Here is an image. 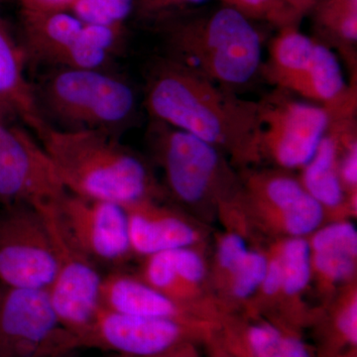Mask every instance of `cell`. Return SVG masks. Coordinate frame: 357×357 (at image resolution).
<instances>
[{"label": "cell", "mask_w": 357, "mask_h": 357, "mask_svg": "<svg viewBox=\"0 0 357 357\" xmlns=\"http://www.w3.org/2000/svg\"><path fill=\"white\" fill-rule=\"evenodd\" d=\"M151 119L196 136L217 148L230 163L261 160L258 102L244 100L167 57L152 65L145 86Z\"/></svg>", "instance_id": "6da1fadb"}, {"label": "cell", "mask_w": 357, "mask_h": 357, "mask_svg": "<svg viewBox=\"0 0 357 357\" xmlns=\"http://www.w3.org/2000/svg\"><path fill=\"white\" fill-rule=\"evenodd\" d=\"M174 62L236 91L262 67V41L252 21L223 6L188 9L155 20Z\"/></svg>", "instance_id": "7a4b0ae2"}, {"label": "cell", "mask_w": 357, "mask_h": 357, "mask_svg": "<svg viewBox=\"0 0 357 357\" xmlns=\"http://www.w3.org/2000/svg\"><path fill=\"white\" fill-rule=\"evenodd\" d=\"M39 140L70 194L122 206L166 196L151 167L119 136L48 126Z\"/></svg>", "instance_id": "3957f363"}, {"label": "cell", "mask_w": 357, "mask_h": 357, "mask_svg": "<svg viewBox=\"0 0 357 357\" xmlns=\"http://www.w3.org/2000/svg\"><path fill=\"white\" fill-rule=\"evenodd\" d=\"M33 89L42 119L59 130L121 137L137 112L132 86L114 69H52Z\"/></svg>", "instance_id": "277c9868"}, {"label": "cell", "mask_w": 357, "mask_h": 357, "mask_svg": "<svg viewBox=\"0 0 357 357\" xmlns=\"http://www.w3.org/2000/svg\"><path fill=\"white\" fill-rule=\"evenodd\" d=\"M148 143L163 171L166 195L187 210L220 208L241 188V180L217 148L192 134L151 119Z\"/></svg>", "instance_id": "5b68a950"}, {"label": "cell", "mask_w": 357, "mask_h": 357, "mask_svg": "<svg viewBox=\"0 0 357 357\" xmlns=\"http://www.w3.org/2000/svg\"><path fill=\"white\" fill-rule=\"evenodd\" d=\"M218 328L174 319L149 318L100 307L93 321L70 335L72 352L100 349L119 356H148L188 342H206Z\"/></svg>", "instance_id": "8992f818"}, {"label": "cell", "mask_w": 357, "mask_h": 357, "mask_svg": "<svg viewBox=\"0 0 357 357\" xmlns=\"http://www.w3.org/2000/svg\"><path fill=\"white\" fill-rule=\"evenodd\" d=\"M57 267V253L43 211L25 204L1 206L0 283L48 291Z\"/></svg>", "instance_id": "52a82bcc"}, {"label": "cell", "mask_w": 357, "mask_h": 357, "mask_svg": "<svg viewBox=\"0 0 357 357\" xmlns=\"http://www.w3.org/2000/svg\"><path fill=\"white\" fill-rule=\"evenodd\" d=\"M261 159L282 170H301L312 157L330 126L326 107L295 100L277 89L258 102Z\"/></svg>", "instance_id": "ba28073f"}, {"label": "cell", "mask_w": 357, "mask_h": 357, "mask_svg": "<svg viewBox=\"0 0 357 357\" xmlns=\"http://www.w3.org/2000/svg\"><path fill=\"white\" fill-rule=\"evenodd\" d=\"M59 227L96 266L122 269L134 257L126 208L66 192L52 206Z\"/></svg>", "instance_id": "9c48e42d"}, {"label": "cell", "mask_w": 357, "mask_h": 357, "mask_svg": "<svg viewBox=\"0 0 357 357\" xmlns=\"http://www.w3.org/2000/svg\"><path fill=\"white\" fill-rule=\"evenodd\" d=\"M69 333L59 323L48 291L0 283V357H65Z\"/></svg>", "instance_id": "30bf717a"}, {"label": "cell", "mask_w": 357, "mask_h": 357, "mask_svg": "<svg viewBox=\"0 0 357 357\" xmlns=\"http://www.w3.org/2000/svg\"><path fill=\"white\" fill-rule=\"evenodd\" d=\"M64 185L41 142L0 112V206L57 204Z\"/></svg>", "instance_id": "8fae6325"}, {"label": "cell", "mask_w": 357, "mask_h": 357, "mask_svg": "<svg viewBox=\"0 0 357 357\" xmlns=\"http://www.w3.org/2000/svg\"><path fill=\"white\" fill-rule=\"evenodd\" d=\"M40 211L46 215L58 259L49 298L60 325L69 335H77L93 321L102 307L103 275L95 263L70 243L59 227L52 206Z\"/></svg>", "instance_id": "7c38bea8"}, {"label": "cell", "mask_w": 357, "mask_h": 357, "mask_svg": "<svg viewBox=\"0 0 357 357\" xmlns=\"http://www.w3.org/2000/svg\"><path fill=\"white\" fill-rule=\"evenodd\" d=\"M28 61L52 69H114V58L89 42L84 24L66 10L21 11Z\"/></svg>", "instance_id": "4fadbf2b"}, {"label": "cell", "mask_w": 357, "mask_h": 357, "mask_svg": "<svg viewBox=\"0 0 357 357\" xmlns=\"http://www.w3.org/2000/svg\"><path fill=\"white\" fill-rule=\"evenodd\" d=\"M100 301L105 309L123 314L220 326L218 317L169 297L123 269L112 270L103 276Z\"/></svg>", "instance_id": "5bb4252c"}, {"label": "cell", "mask_w": 357, "mask_h": 357, "mask_svg": "<svg viewBox=\"0 0 357 357\" xmlns=\"http://www.w3.org/2000/svg\"><path fill=\"white\" fill-rule=\"evenodd\" d=\"M162 199H143L124 206L134 257L143 259L163 251L198 248L203 239L201 227L192 218Z\"/></svg>", "instance_id": "9a60e30c"}, {"label": "cell", "mask_w": 357, "mask_h": 357, "mask_svg": "<svg viewBox=\"0 0 357 357\" xmlns=\"http://www.w3.org/2000/svg\"><path fill=\"white\" fill-rule=\"evenodd\" d=\"M330 126L312 159L301 169L299 180L307 194L326 213H356L338 174V162L345 134L356 126V114H331Z\"/></svg>", "instance_id": "2e32d148"}, {"label": "cell", "mask_w": 357, "mask_h": 357, "mask_svg": "<svg viewBox=\"0 0 357 357\" xmlns=\"http://www.w3.org/2000/svg\"><path fill=\"white\" fill-rule=\"evenodd\" d=\"M138 277L148 285L169 297L217 314L201 306V289L208 275L204 256L198 248H183L163 251L143 258Z\"/></svg>", "instance_id": "e0dca14e"}, {"label": "cell", "mask_w": 357, "mask_h": 357, "mask_svg": "<svg viewBox=\"0 0 357 357\" xmlns=\"http://www.w3.org/2000/svg\"><path fill=\"white\" fill-rule=\"evenodd\" d=\"M218 333L236 357H314L295 326L282 321L255 318L234 323L222 319Z\"/></svg>", "instance_id": "ac0fdd59"}, {"label": "cell", "mask_w": 357, "mask_h": 357, "mask_svg": "<svg viewBox=\"0 0 357 357\" xmlns=\"http://www.w3.org/2000/svg\"><path fill=\"white\" fill-rule=\"evenodd\" d=\"M24 49L9 31L0 10V112L20 119L40 137L48 124L40 114L34 89L25 75Z\"/></svg>", "instance_id": "d6986e66"}, {"label": "cell", "mask_w": 357, "mask_h": 357, "mask_svg": "<svg viewBox=\"0 0 357 357\" xmlns=\"http://www.w3.org/2000/svg\"><path fill=\"white\" fill-rule=\"evenodd\" d=\"M309 239L312 277L332 287L354 278L357 264V230L345 220L319 227Z\"/></svg>", "instance_id": "ffe728a7"}, {"label": "cell", "mask_w": 357, "mask_h": 357, "mask_svg": "<svg viewBox=\"0 0 357 357\" xmlns=\"http://www.w3.org/2000/svg\"><path fill=\"white\" fill-rule=\"evenodd\" d=\"M318 41L300 31L298 26L279 28L269 44L261 73L269 83L290 93L311 67Z\"/></svg>", "instance_id": "44dd1931"}, {"label": "cell", "mask_w": 357, "mask_h": 357, "mask_svg": "<svg viewBox=\"0 0 357 357\" xmlns=\"http://www.w3.org/2000/svg\"><path fill=\"white\" fill-rule=\"evenodd\" d=\"M310 14L314 39L337 49L356 74L357 0H323Z\"/></svg>", "instance_id": "7402d4cb"}, {"label": "cell", "mask_w": 357, "mask_h": 357, "mask_svg": "<svg viewBox=\"0 0 357 357\" xmlns=\"http://www.w3.org/2000/svg\"><path fill=\"white\" fill-rule=\"evenodd\" d=\"M280 261L282 297L298 300L312 279L311 249L304 237H288L274 248Z\"/></svg>", "instance_id": "603a6c76"}, {"label": "cell", "mask_w": 357, "mask_h": 357, "mask_svg": "<svg viewBox=\"0 0 357 357\" xmlns=\"http://www.w3.org/2000/svg\"><path fill=\"white\" fill-rule=\"evenodd\" d=\"M138 0H75L67 11L86 24L126 27Z\"/></svg>", "instance_id": "cb8c5ba5"}, {"label": "cell", "mask_w": 357, "mask_h": 357, "mask_svg": "<svg viewBox=\"0 0 357 357\" xmlns=\"http://www.w3.org/2000/svg\"><path fill=\"white\" fill-rule=\"evenodd\" d=\"M268 255L250 249L225 283L227 294L237 302H244L258 293L264 280Z\"/></svg>", "instance_id": "d4e9b609"}, {"label": "cell", "mask_w": 357, "mask_h": 357, "mask_svg": "<svg viewBox=\"0 0 357 357\" xmlns=\"http://www.w3.org/2000/svg\"><path fill=\"white\" fill-rule=\"evenodd\" d=\"M223 6L236 9L251 21H262L275 27L299 25L302 20L283 0H220Z\"/></svg>", "instance_id": "484cf974"}, {"label": "cell", "mask_w": 357, "mask_h": 357, "mask_svg": "<svg viewBox=\"0 0 357 357\" xmlns=\"http://www.w3.org/2000/svg\"><path fill=\"white\" fill-rule=\"evenodd\" d=\"M250 248L243 234L229 231L218 241L215 252V266L218 279L223 284L241 264Z\"/></svg>", "instance_id": "4316f807"}, {"label": "cell", "mask_w": 357, "mask_h": 357, "mask_svg": "<svg viewBox=\"0 0 357 357\" xmlns=\"http://www.w3.org/2000/svg\"><path fill=\"white\" fill-rule=\"evenodd\" d=\"M356 126L345 134L338 162L340 182L349 203L356 211L357 192V132Z\"/></svg>", "instance_id": "83f0119b"}, {"label": "cell", "mask_w": 357, "mask_h": 357, "mask_svg": "<svg viewBox=\"0 0 357 357\" xmlns=\"http://www.w3.org/2000/svg\"><path fill=\"white\" fill-rule=\"evenodd\" d=\"M208 0H138L136 13L142 18L156 20L162 16L196 8Z\"/></svg>", "instance_id": "f1b7e54d"}, {"label": "cell", "mask_w": 357, "mask_h": 357, "mask_svg": "<svg viewBox=\"0 0 357 357\" xmlns=\"http://www.w3.org/2000/svg\"><path fill=\"white\" fill-rule=\"evenodd\" d=\"M75 0H20L21 9L29 11L68 10Z\"/></svg>", "instance_id": "f546056e"}, {"label": "cell", "mask_w": 357, "mask_h": 357, "mask_svg": "<svg viewBox=\"0 0 357 357\" xmlns=\"http://www.w3.org/2000/svg\"><path fill=\"white\" fill-rule=\"evenodd\" d=\"M198 344L196 342H188L176 349H171V351L162 352V354H154V356H119V354H114V357H201L199 356Z\"/></svg>", "instance_id": "4dcf8cb0"}, {"label": "cell", "mask_w": 357, "mask_h": 357, "mask_svg": "<svg viewBox=\"0 0 357 357\" xmlns=\"http://www.w3.org/2000/svg\"><path fill=\"white\" fill-rule=\"evenodd\" d=\"M218 330L204 342L208 345V357H236L222 344L218 335Z\"/></svg>", "instance_id": "1f68e13d"}, {"label": "cell", "mask_w": 357, "mask_h": 357, "mask_svg": "<svg viewBox=\"0 0 357 357\" xmlns=\"http://www.w3.org/2000/svg\"><path fill=\"white\" fill-rule=\"evenodd\" d=\"M287 4L289 8L293 11L296 15L299 16L301 20L307 14H310L319 2L323 0H283Z\"/></svg>", "instance_id": "d6a6232c"}]
</instances>
